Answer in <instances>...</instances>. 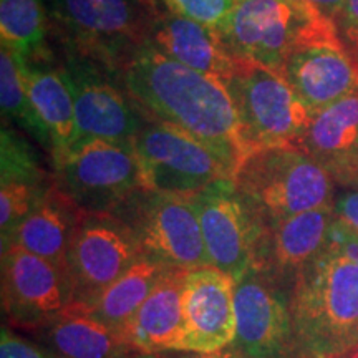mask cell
I'll return each instance as SVG.
<instances>
[{
  "label": "cell",
  "mask_w": 358,
  "mask_h": 358,
  "mask_svg": "<svg viewBox=\"0 0 358 358\" xmlns=\"http://www.w3.org/2000/svg\"><path fill=\"white\" fill-rule=\"evenodd\" d=\"M118 77L134 108L203 143L231 174L249 155L234 101L221 80L187 69L148 43Z\"/></svg>",
  "instance_id": "1"
},
{
  "label": "cell",
  "mask_w": 358,
  "mask_h": 358,
  "mask_svg": "<svg viewBox=\"0 0 358 358\" xmlns=\"http://www.w3.org/2000/svg\"><path fill=\"white\" fill-rule=\"evenodd\" d=\"M289 308L303 355H343L358 343V266L327 245L295 274Z\"/></svg>",
  "instance_id": "2"
},
{
  "label": "cell",
  "mask_w": 358,
  "mask_h": 358,
  "mask_svg": "<svg viewBox=\"0 0 358 358\" xmlns=\"http://www.w3.org/2000/svg\"><path fill=\"white\" fill-rule=\"evenodd\" d=\"M219 35L236 60L264 66L280 77L294 50L342 40L337 24L306 0H239Z\"/></svg>",
  "instance_id": "3"
},
{
  "label": "cell",
  "mask_w": 358,
  "mask_h": 358,
  "mask_svg": "<svg viewBox=\"0 0 358 358\" xmlns=\"http://www.w3.org/2000/svg\"><path fill=\"white\" fill-rule=\"evenodd\" d=\"M334 182L299 146L250 151L232 174L236 191L264 222L334 206Z\"/></svg>",
  "instance_id": "4"
},
{
  "label": "cell",
  "mask_w": 358,
  "mask_h": 358,
  "mask_svg": "<svg viewBox=\"0 0 358 358\" xmlns=\"http://www.w3.org/2000/svg\"><path fill=\"white\" fill-rule=\"evenodd\" d=\"M66 48L120 75L150 40L155 0H50Z\"/></svg>",
  "instance_id": "5"
},
{
  "label": "cell",
  "mask_w": 358,
  "mask_h": 358,
  "mask_svg": "<svg viewBox=\"0 0 358 358\" xmlns=\"http://www.w3.org/2000/svg\"><path fill=\"white\" fill-rule=\"evenodd\" d=\"M249 153L261 148L299 146L310 113L284 77L239 62L226 82Z\"/></svg>",
  "instance_id": "6"
},
{
  "label": "cell",
  "mask_w": 358,
  "mask_h": 358,
  "mask_svg": "<svg viewBox=\"0 0 358 358\" xmlns=\"http://www.w3.org/2000/svg\"><path fill=\"white\" fill-rule=\"evenodd\" d=\"M60 191L87 213H115L143 189L133 141L92 140L53 159Z\"/></svg>",
  "instance_id": "7"
},
{
  "label": "cell",
  "mask_w": 358,
  "mask_h": 358,
  "mask_svg": "<svg viewBox=\"0 0 358 358\" xmlns=\"http://www.w3.org/2000/svg\"><path fill=\"white\" fill-rule=\"evenodd\" d=\"M113 214L131 227L145 256L181 271L211 266L192 196L140 189Z\"/></svg>",
  "instance_id": "8"
},
{
  "label": "cell",
  "mask_w": 358,
  "mask_h": 358,
  "mask_svg": "<svg viewBox=\"0 0 358 358\" xmlns=\"http://www.w3.org/2000/svg\"><path fill=\"white\" fill-rule=\"evenodd\" d=\"M143 189L194 196L221 181H232L224 161L181 129L145 120L133 138Z\"/></svg>",
  "instance_id": "9"
},
{
  "label": "cell",
  "mask_w": 358,
  "mask_h": 358,
  "mask_svg": "<svg viewBox=\"0 0 358 358\" xmlns=\"http://www.w3.org/2000/svg\"><path fill=\"white\" fill-rule=\"evenodd\" d=\"M141 256L136 236L122 217L113 213L83 211L66 257L73 303H92Z\"/></svg>",
  "instance_id": "10"
},
{
  "label": "cell",
  "mask_w": 358,
  "mask_h": 358,
  "mask_svg": "<svg viewBox=\"0 0 358 358\" xmlns=\"http://www.w3.org/2000/svg\"><path fill=\"white\" fill-rule=\"evenodd\" d=\"M213 267L239 280L256 264L266 222L241 198L232 181L192 196Z\"/></svg>",
  "instance_id": "11"
},
{
  "label": "cell",
  "mask_w": 358,
  "mask_h": 358,
  "mask_svg": "<svg viewBox=\"0 0 358 358\" xmlns=\"http://www.w3.org/2000/svg\"><path fill=\"white\" fill-rule=\"evenodd\" d=\"M62 70L75 103L78 131L75 145L92 140L133 141L145 120L127 93L113 83V73L69 48Z\"/></svg>",
  "instance_id": "12"
},
{
  "label": "cell",
  "mask_w": 358,
  "mask_h": 358,
  "mask_svg": "<svg viewBox=\"0 0 358 358\" xmlns=\"http://www.w3.org/2000/svg\"><path fill=\"white\" fill-rule=\"evenodd\" d=\"M279 277L250 267L236 285L234 352L243 358H280L294 343L289 299Z\"/></svg>",
  "instance_id": "13"
},
{
  "label": "cell",
  "mask_w": 358,
  "mask_h": 358,
  "mask_svg": "<svg viewBox=\"0 0 358 358\" xmlns=\"http://www.w3.org/2000/svg\"><path fill=\"white\" fill-rule=\"evenodd\" d=\"M2 303L12 324L38 329L73 303L69 274L10 244L2 250Z\"/></svg>",
  "instance_id": "14"
},
{
  "label": "cell",
  "mask_w": 358,
  "mask_h": 358,
  "mask_svg": "<svg viewBox=\"0 0 358 358\" xmlns=\"http://www.w3.org/2000/svg\"><path fill=\"white\" fill-rule=\"evenodd\" d=\"M234 277L213 266L186 272L182 289V335L176 352L224 350L236 338Z\"/></svg>",
  "instance_id": "15"
},
{
  "label": "cell",
  "mask_w": 358,
  "mask_h": 358,
  "mask_svg": "<svg viewBox=\"0 0 358 358\" xmlns=\"http://www.w3.org/2000/svg\"><path fill=\"white\" fill-rule=\"evenodd\" d=\"M295 95L313 115L358 87V70L342 40L303 45L287 57L282 70Z\"/></svg>",
  "instance_id": "16"
},
{
  "label": "cell",
  "mask_w": 358,
  "mask_h": 358,
  "mask_svg": "<svg viewBox=\"0 0 358 358\" xmlns=\"http://www.w3.org/2000/svg\"><path fill=\"white\" fill-rule=\"evenodd\" d=\"M299 148L347 187L358 173V87L310 115Z\"/></svg>",
  "instance_id": "17"
},
{
  "label": "cell",
  "mask_w": 358,
  "mask_h": 358,
  "mask_svg": "<svg viewBox=\"0 0 358 358\" xmlns=\"http://www.w3.org/2000/svg\"><path fill=\"white\" fill-rule=\"evenodd\" d=\"M334 221V206H329L266 222L254 266L266 268L275 277L295 275L327 248Z\"/></svg>",
  "instance_id": "18"
},
{
  "label": "cell",
  "mask_w": 358,
  "mask_h": 358,
  "mask_svg": "<svg viewBox=\"0 0 358 358\" xmlns=\"http://www.w3.org/2000/svg\"><path fill=\"white\" fill-rule=\"evenodd\" d=\"M148 45L178 64L221 82L239 66V60L231 55L216 30L168 12H159Z\"/></svg>",
  "instance_id": "19"
},
{
  "label": "cell",
  "mask_w": 358,
  "mask_h": 358,
  "mask_svg": "<svg viewBox=\"0 0 358 358\" xmlns=\"http://www.w3.org/2000/svg\"><path fill=\"white\" fill-rule=\"evenodd\" d=\"M25 82L30 106L48 140L52 159L60 158L77 143V116L64 70L55 69L43 52L25 58Z\"/></svg>",
  "instance_id": "20"
},
{
  "label": "cell",
  "mask_w": 358,
  "mask_h": 358,
  "mask_svg": "<svg viewBox=\"0 0 358 358\" xmlns=\"http://www.w3.org/2000/svg\"><path fill=\"white\" fill-rule=\"evenodd\" d=\"M186 272L169 268L133 319L122 330L128 345L140 355L176 352L182 335V289Z\"/></svg>",
  "instance_id": "21"
},
{
  "label": "cell",
  "mask_w": 358,
  "mask_h": 358,
  "mask_svg": "<svg viewBox=\"0 0 358 358\" xmlns=\"http://www.w3.org/2000/svg\"><path fill=\"white\" fill-rule=\"evenodd\" d=\"M43 347L58 358H131L140 355L122 332L77 303L35 329Z\"/></svg>",
  "instance_id": "22"
},
{
  "label": "cell",
  "mask_w": 358,
  "mask_h": 358,
  "mask_svg": "<svg viewBox=\"0 0 358 358\" xmlns=\"http://www.w3.org/2000/svg\"><path fill=\"white\" fill-rule=\"evenodd\" d=\"M82 213V209L52 182L34 211L13 232L8 245H19L66 272L70 241Z\"/></svg>",
  "instance_id": "23"
},
{
  "label": "cell",
  "mask_w": 358,
  "mask_h": 358,
  "mask_svg": "<svg viewBox=\"0 0 358 358\" xmlns=\"http://www.w3.org/2000/svg\"><path fill=\"white\" fill-rule=\"evenodd\" d=\"M169 268L171 267L143 254L118 280L103 290L95 301L80 307L98 320L122 332Z\"/></svg>",
  "instance_id": "24"
},
{
  "label": "cell",
  "mask_w": 358,
  "mask_h": 358,
  "mask_svg": "<svg viewBox=\"0 0 358 358\" xmlns=\"http://www.w3.org/2000/svg\"><path fill=\"white\" fill-rule=\"evenodd\" d=\"M25 58L17 50L2 45L0 50V105L2 118L29 131L32 136L48 148V140L42 127L35 118L30 106L25 82Z\"/></svg>",
  "instance_id": "25"
},
{
  "label": "cell",
  "mask_w": 358,
  "mask_h": 358,
  "mask_svg": "<svg viewBox=\"0 0 358 358\" xmlns=\"http://www.w3.org/2000/svg\"><path fill=\"white\" fill-rule=\"evenodd\" d=\"M43 0H0V40L24 57L42 52L45 40Z\"/></svg>",
  "instance_id": "26"
},
{
  "label": "cell",
  "mask_w": 358,
  "mask_h": 358,
  "mask_svg": "<svg viewBox=\"0 0 358 358\" xmlns=\"http://www.w3.org/2000/svg\"><path fill=\"white\" fill-rule=\"evenodd\" d=\"M0 181L22 185H50L34 153V148L12 128L2 127L0 133Z\"/></svg>",
  "instance_id": "27"
},
{
  "label": "cell",
  "mask_w": 358,
  "mask_h": 358,
  "mask_svg": "<svg viewBox=\"0 0 358 358\" xmlns=\"http://www.w3.org/2000/svg\"><path fill=\"white\" fill-rule=\"evenodd\" d=\"M53 182V181H52ZM32 186L22 182H0V232H2V249L10 243L13 232L34 211L40 199L52 186Z\"/></svg>",
  "instance_id": "28"
},
{
  "label": "cell",
  "mask_w": 358,
  "mask_h": 358,
  "mask_svg": "<svg viewBox=\"0 0 358 358\" xmlns=\"http://www.w3.org/2000/svg\"><path fill=\"white\" fill-rule=\"evenodd\" d=\"M164 12L198 22L219 34L234 13L239 0H159Z\"/></svg>",
  "instance_id": "29"
},
{
  "label": "cell",
  "mask_w": 358,
  "mask_h": 358,
  "mask_svg": "<svg viewBox=\"0 0 358 358\" xmlns=\"http://www.w3.org/2000/svg\"><path fill=\"white\" fill-rule=\"evenodd\" d=\"M0 358H58L43 345L30 342L3 327L0 335Z\"/></svg>",
  "instance_id": "30"
},
{
  "label": "cell",
  "mask_w": 358,
  "mask_h": 358,
  "mask_svg": "<svg viewBox=\"0 0 358 358\" xmlns=\"http://www.w3.org/2000/svg\"><path fill=\"white\" fill-rule=\"evenodd\" d=\"M335 24L347 52L350 53L352 60H355L358 58V0H345Z\"/></svg>",
  "instance_id": "31"
},
{
  "label": "cell",
  "mask_w": 358,
  "mask_h": 358,
  "mask_svg": "<svg viewBox=\"0 0 358 358\" xmlns=\"http://www.w3.org/2000/svg\"><path fill=\"white\" fill-rule=\"evenodd\" d=\"M334 214L338 222L358 234V189H347L335 196Z\"/></svg>",
  "instance_id": "32"
},
{
  "label": "cell",
  "mask_w": 358,
  "mask_h": 358,
  "mask_svg": "<svg viewBox=\"0 0 358 358\" xmlns=\"http://www.w3.org/2000/svg\"><path fill=\"white\" fill-rule=\"evenodd\" d=\"M327 245L337 249L338 252H342L343 256L358 266V234L343 226L342 222H338L337 219H335L332 227H330Z\"/></svg>",
  "instance_id": "33"
},
{
  "label": "cell",
  "mask_w": 358,
  "mask_h": 358,
  "mask_svg": "<svg viewBox=\"0 0 358 358\" xmlns=\"http://www.w3.org/2000/svg\"><path fill=\"white\" fill-rule=\"evenodd\" d=\"M312 7H315L327 19L337 22L340 12H342L345 0H306Z\"/></svg>",
  "instance_id": "34"
},
{
  "label": "cell",
  "mask_w": 358,
  "mask_h": 358,
  "mask_svg": "<svg viewBox=\"0 0 358 358\" xmlns=\"http://www.w3.org/2000/svg\"><path fill=\"white\" fill-rule=\"evenodd\" d=\"M173 355H169V352L159 353V355H164L166 358H243L239 353L236 352H211V353H196V352H171Z\"/></svg>",
  "instance_id": "35"
},
{
  "label": "cell",
  "mask_w": 358,
  "mask_h": 358,
  "mask_svg": "<svg viewBox=\"0 0 358 358\" xmlns=\"http://www.w3.org/2000/svg\"><path fill=\"white\" fill-rule=\"evenodd\" d=\"M338 358H358V343L357 345H353L350 350L343 353V355H340Z\"/></svg>",
  "instance_id": "36"
},
{
  "label": "cell",
  "mask_w": 358,
  "mask_h": 358,
  "mask_svg": "<svg viewBox=\"0 0 358 358\" xmlns=\"http://www.w3.org/2000/svg\"><path fill=\"white\" fill-rule=\"evenodd\" d=\"M347 187H352V189H358V173L350 179V182H348Z\"/></svg>",
  "instance_id": "37"
},
{
  "label": "cell",
  "mask_w": 358,
  "mask_h": 358,
  "mask_svg": "<svg viewBox=\"0 0 358 358\" xmlns=\"http://www.w3.org/2000/svg\"><path fill=\"white\" fill-rule=\"evenodd\" d=\"M353 62H355V65H357V70H358V58H355V60H353Z\"/></svg>",
  "instance_id": "38"
},
{
  "label": "cell",
  "mask_w": 358,
  "mask_h": 358,
  "mask_svg": "<svg viewBox=\"0 0 358 358\" xmlns=\"http://www.w3.org/2000/svg\"><path fill=\"white\" fill-rule=\"evenodd\" d=\"M141 358H150V357H146V355H143V357H141Z\"/></svg>",
  "instance_id": "39"
}]
</instances>
